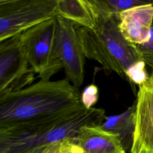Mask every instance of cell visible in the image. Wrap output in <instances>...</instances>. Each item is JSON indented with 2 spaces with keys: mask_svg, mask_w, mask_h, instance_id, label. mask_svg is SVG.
I'll use <instances>...</instances> for the list:
<instances>
[{
  "mask_svg": "<svg viewBox=\"0 0 153 153\" xmlns=\"http://www.w3.org/2000/svg\"><path fill=\"white\" fill-rule=\"evenodd\" d=\"M96 10L100 14L111 16L128 9L145 5H153V0H91Z\"/></svg>",
  "mask_w": 153,
  "mask_h": 153,
  "instance_id": "12",
  "label": "cell"
},
{
  "mask_svg": "<svg viewBox=\"0 0 153 153\" xmlns=\"http://www.w3.org/2000/svg\"><path fill=\"white\" fill-rule=\"evenodd\" d=\"M34 74L19 35L0 42V97L31 85Z\"/></svg>",
  "mask_w": 153,
  "mask_h": 153,
  "instance_id": "6",
  "label": "cell"
},
{
  "mask_svg": "<svg viewBox=\"0 0 153 153\" xmlns=\"http://www.w3.org/2000/svg\"><path fill=\"white\" fill-rule=\"evenodd\" d=\"M136 100L121 114L106 117L100 127L109 133L117 134L124 151L130 152L135 129Z\"/></svg>",
  "mask_w": 153,
  "mask_h": 153,
  "instance_id": "11",
  "label": "cell"
},
{
  "mask_svg": "<svg viewBox=\"0 0 153 153\" xmlns=\"http://www.w3.org/2000/svg\"><path fill=\"white\" fill-rule=\"evenodd\" d=\"M136 45L140 59L149 67L151 74L153 75V25L151 29L149 39L143 44Z\"/></svg>",
  "mask_w": 153,
  "mask_h": 153,
  "instance_id": "13",
  "label": "cell"
},
{
  "mask_svg": "<svg viewBox=\"0 0 153 153\" xmlns=\"http://www.w3.org/2000/svg\"><path fill=\"white\" fill-rule=\"evenodd\" d=\"M59 153H84V152L75 142L74 138H66L63 140V146Z\"/></svg>",
  "mask_w": 153,
  "mask_h": 153,
  "instance_id": "15",
  "label": "cell"
},
{
  "mask_svg": "<svg viewBox=\"0 0 153 153\" xmlns=\"http://www.w3.org/2000/svg\"><path fill=\"white\" fill-rule=\"evenodd\" d=\"M74 140L84 153H126L118 136L100 126L82 127Z\"/></svg>",
  "mask_w": 153,
  "mask_h": 153,
  "instance_id": "9",
  "label": "cell"
},
{
  "mask_svg": "<svg viewBox=\"0 0 153 153\" xmlns=\"http://www.w3.org/2000/svg\"><path fill=\"white\" fill-rule=\"evenodd\" d=\"M84 108L79 88L66 78L39 79L0 97V144L39 148L46 132Z\"/></svg>",
  "mask_w": 153,
  "mask_h": 153,
  "instance_id": "1",
  "label": "cell"
},
{
  "mask_svg": "<svg viewBox=\"0 0 153 153\" xmlns=\"http://www.w3.org/2000/svg\"><path fill=\"white\" fill-rule=\"evenodd\" d=\"M54 14L79 27L94 29L97 26V15L90 0H56Z\"/></svg>",
  "mask_w": 153,
  "mask_h": 153,
  "instance_id": "10",
  "label": "cell"
},
{
  "mask_svg": "<svg viewBox=\"0 0 153 153\" xmlns=\"http://www.w3.org/2000/svg\"><path fill=\"white\" fill-rule=\"evenodd\" d=\"M56 17L54 56L62 62L65 78L78 88L84 82L86 58L78 36L79 27L66 19Z\"/></svg>",
  "mask_w": 153,
  "mask_h": 153,
  "instance_id": "5",
  "label": "cell"
},
{
  "mask_svg": "<svg viewBox=\"0 0 153 153\" xmlns=\"http://www.w3.org/2000/svg\"><path fill=\"white\" fill-rule=\"evenodd\" d=\"M98 99V88L94 84L87 86L81 93V102L87 109L93 108Z\"/></svg>",
  "mask_w": 153,
  "mask_h": 153,
  "instance_id": "14",
  "label": "cell"
},
{
  "mask_svg": "<svg viewBox=\"0 0 153 153\" xmlns=\"http://www.w3.org/2000/svg\"><path fill=\"white\" fill-rule=\"evenodd\" d=\"M118 26L129 42L139 45L146 42L153 25V5L136 7L117 14Z\"/></svg>",
  "mask_w": 153,
  "mask_h": 153,
  "instance_id": "8",
  "label": "cell"
},
{
  "mask_svg": "<svg viewBox=\"0 0 153 153\" xmlns=\"http://www.w3.org/2000/svg\"><path fill=\"white\" fill-rule=\"evenodd\" d=\"M56 0H1L0 42L55 16Z\"/></svg>",
  "mask_w": 153,
  "mask_h": 153,
  "instance_id": "4",
  "label": "cell"
},
{
  "mask_svg": "<svg viewBox=\"0 0 153 153\" xmlns=\"http://www.w3.org/2000/svg\"><path fill=\"white\" fill-rule=\"evenodd\" d=\"M118 23L117 15L97 14L96 27H78V36L86 58L100 63L105 71L115 72L135 93V85L142 84L148 75L137 45L126 39Z\"/></svg>",
  "mask_w": 153,
  "mask_h": 153,
  "instance_id": "2",
  "label": "cell"
},
{
  "mask_svg": "<svg viewBox=\"0 0 153 153\" xmlns=\"http://www.w3.org/2000/svg\"><path fill=\"white\" fill-rule=\"evenodd\" d=\"M130 153H153V75L139 85Z\"/></svg>",
  "mask_w": 153,
  "mask_h": 153,
  "instance_id": "7",
  "label": "cell"
},
{
  "mask_svg": "<svg viewBox=\"0 0 153 153\" xmlns=\"http://www.w3.org/2000/svg\"><path fill=\"white\" fill-rule=\"evenodd\" d=\"M56 30V17H54L30 27L19 35L30 68L44 81H50L63 68L53 53Z\"/></svg>",
  "mask_w": 153,
  "mask_h": 153,
  "instance_id": "3",
  "label": "cell"
}]
</instances>
